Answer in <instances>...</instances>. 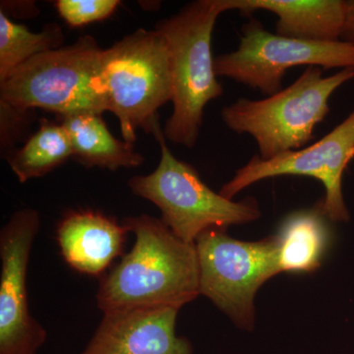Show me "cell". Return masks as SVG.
<instances>
[{
  "label": "cell",
  "mask_w": 354,
  "mask_h": 354,
  "mask_svg": "<svg viewBox=\"0 0 354 354\" xmlns=\"http://www.w3.org/2000/svg\"><path fill=\"white\" fill-rule=\"evenodd\" d=\"M122 223L135 235V243L100 281L97 304L104 314L151 307L180 309L199 297L195 243L183 241L160 218L149 215L127 216Z\"/></svg>",
  "instance_id": "cell-1"
},
{
  "label": "cell",
  "mask_w": 354,
  "mask_h": 354,
  "mask_svg": "<svg viewBox=\"0 0 354 354\" xmlns=\"http://www.w3.org/2000/svg\"><path fill=\"white\" fill-rule=\"evenodd\" d=\"M227 11L225 0H197L156 26L171 62L174 111L164 133L172 143L186 148L196 145L205 108L223 95L212 55V35L218 16Z\"/></svg>",
  "instance_id": "cell-2"
},
{
  "label": "cell",
  "mask_w": 354,
  "mask_h": 354,
  "mask_svg": "<svg viewBox=\"0 0 354 354\" xmlns=\"http://www.w3.org/2000/svg\"><path fill=\"white\" fill-rule=\"evenodd\" d=\"M104 111L120 120L123 140L152 133L158 109L172 100L169 51L157 30L138 29L102 50L94 80Z\"/></svg>",
  "instance_id": "cell-3"
},
{
  "label": "cell",
  "mask_w": 354,
  "mask_h": 354,
  "mask_svg": "<svg viewBox=\"0 0 354 354\" xmlns=\"http://www.w3.org/2000/svg\"><path fill=\"white\" fill-rule=\"evenodd\" d=\"M353 78L354 68L324 77L321 67L308 66L277 94L263 100L241 97L225 106L221 118L232 131L255 140L261 160H272L301 150L315 138L317 125L330 113V97Z\"/></svg>",
  "instance_id": "cell-4"
},
{
  "label": "cell",
  "mask_w": 354,
  "mask_h": 354,
  "mask_svg": "<svg viewBox=\"0 0 354 354\" xmlns=\"http://www.w3.org/2000/svg\"><path fill=\"white\" fill-rule=\"evenodd\" d=\"M152 133L160 148L158 167L147 176H133L128 186L133 194L160 209V220L177 237L194 244L209 228L227 230L260 218L255 200L234 202L223 197L202 180L192 165L174 157L158 121Z\"/></svg>",
  "instance_id": "cell-5"
},
{
  "label": "cell",
  "mask_w": 354,
  "mask_h": 354,
  "mask_svg": "<svg viewBox=\"0 0 354 354\" xmlns=\"http://www.w3.org/2000/svg\"><path fill=\"white\" fill-rule=\"evenodd\" d=\"M102 48L91 36L41 53L0 83V102L21 111L43 109L57 116L104 113L94 80Z\"/></svg>",
  "instance_id": "cell-6"
},
{
  "label": "cell",
  "mask_w": 354,
  "mask_h": 354,
  "mask_svg": "<svg viewBox=\"0 0 354 354\" xmlns=\"http://www.w3.org/2000/svg\"><path fill=\"white\" fill-rule=\"evenodd\" d=\"M200 295L209 298L241 329L255 321L254 298L268 279L281 272L278 235L256 242L239 241L225 230L209 228L195 241Z\"/></svg>",
  "instance_id": "cell-7"
},
{
  "label": "cell",
  "mask_w": 354,
  "mask_h": 354,
  "mask_svg": "<svg viewBox=\"0 0 354 354\" xmlns=\"http://www.w3.org/2000/svg\"><path fill=\"white\" fill-rule=\"evenodd\" d=\"M216 76L260 91L270 97L283 90L288 69L318 66L323 70L354 68V46L346 41H301L272 34L259 20L242 26L241 43L215 58Z\"/></svg>",
  "instance_id": "cell-8"
},
{
  "label": "cell",
  "mask_w": 354,
  "mask_h": 354,
  "mask_svg": "<svg viewBox=\"0 0 354 354\" xmlns=\"http://www.w3.org/2000/svg\"><path fill=\"white\" fill-rule=\"evenodd\" d=\"M353 158L354 108L346 120L311 146L269 160L254 156L221 187L220 194L232 200L241 191L263 179L281 176L312 177L325 187L321 213L330 221H348L349 213L342 195V181Z\"/></svg>",
  "instance_id": "cell-9"
},
{
  "label": "cell",
  "mask_w": 354,
  "mask_h": 354,
  "mask_svg": "<svg viewBox=\"0 0 354 354\" xmlns=\"http://www.w3.org/2000/svg\"><path fill=\"white\" fill-rule=\"evenodd\" d=\"M39 216L34 209L15 212L0 232V354H38L46 332L31 315L27 274Z\"/></svg>",
  "instance_id": "cell-10"
},
{
  "label": "cell",
  "mask_w": 354,
  "mask_h": 354,
  "mask_svg": "<svg viewBox=\"0 0 354 354\" xmlns=\"http://www.w3.org/2000/svg\"><path fill=\"white\" fill-rule=\"evenodd\" d=\"M178 308L151 307L104 313L81 354H193L176 333Z\"/></svg>",
  "instance_id": "cell-11"
},
{
  "label": "cell",
  "mask_w": 354,
  "mask_h": 354,
  "mask_svg": "<svg viewBox=\"0 0 354 354\" xmlns=\"http://www.w3.org/2000/svg\"><path fill=\"white\" fill-rule=\"evenodd\" d=\"M128 228L93 209L72 211L58 223L57 241L65 262L80 274L99 277L122 255Z\"/></svg>",
  "instance_id": "cell-12"
},
{
  "label": "cell",
  "mask_w": 354,
  "mask_h": 354,
  "mask_svg": "<svg viewBox=\"0 0 354 354\" xmlns=\"http://www.w3.org/2000/svg\"><path fill=\"white\" fill-rule=\"evenodd\" d=\"M227 10L249 15L269 11L278 17L277 35L301 41H341L346 13V0H225Z\"/></svg>",
  "instance_id": "cell-13"
},
{
  "label": "cell",
  "mask_w": 354,
  "mask_h": 354,
  "mask_svg": "<svg viewBox=\"0 0 354 354\" xmlns=\"http://www.w3.org/2000/svg\"><path fill=\"white\" fill-rule=\"evenodd\" d=\"M57 120L68 134L72 158L84 167L115 171L143 164L144 157L135 151L134 143L115 138L102 114L86 111L57 116Z\"/></svg>",
  "instance_id": "cell-14"
},
{
  "label": "cell",
  "mask_w": 354,
  "mask_h": 354,
  "mask_svg": "<svg viewBox=\"0 0 354 354\" xmlns=\"http://www.w3.org/2000/svg\"><path fill=\"white\" fill-rule=\"evenodd\" d=\"M322 213L299 212L288 216L278 235L279 271L311 272L321 265L328 244Z\"/></svg>",
  "instance_id": "cell-15"
},
{
  "label": "cell",
  "mask_w": 354,
  "mask_h": 354,
  "mask_svg": "<svg viewBox=\"0 0 354 354\" xmlns=\"http://www.w3.org/2000/svg\"><path fill=\"white\" fill-rule=\"evenodd\" d=\"M68 134L60 122L41 118L38 131L19 150L7 157L21 183L46 176L72 158Z\"/></svg>",
  "instance_id": "cell-16"
},
{
  "label": "cell",
  "mask_w": 354,
  "mask_h": 354,
  "mask_svg": "<svg viewBox=\"0 0 354 354\" xmlns=\"http://www.w3.org/2000/svg\"><path fill=\"white\" fill-rule=\"evenodd\" d=\"M64 36L57 24L32 32L25 25L17 24L0 10V83L28 60L62 48Z\"/></svg>",
  "instance_id": "cell-17"
},
{
  "label": "cell",
  "mask_w": 354,
  "mask_h": 354,
  "mask_svg": "<svg viewBox=\"0 0 354 354\" xmlns=\"http://www.w3.org/2000/svg\"><path fill=\"white\" fill-rule=\"evenodd\" d=\"M121 4L118 0H57V12L71 27L99 22L111 17Z\"/></svg>",
  "instance_id": "cell-18"
},
{
  "label": "cell",
  "mask_w": 354,
  "mask_h": 354,
  "mask_svg": "<svg viewBox=\"0 0 354 354\" xmlns=\"http://www.w3.org/2000/svg\"><path fill=\"white\" fill-rule=\"evenodd\" d=\"M30 111H21L8 104L0 102V121H1V148L7 149L18 141L19 135L27 127Z\"/></svg>",
  "instance_id": "cell-19"
},
{
  "label": "cell",
  "mask_w": 354,
  "mask_h": 354,
  "mask_svg": "<svg viewBox=\"0 0 354 354\" xmlns=\"http://www.w3.org/2000/svg\"><path fill=\"white\" fill-rule=\"evenodd\" d=\"M341 41L354 46V0H348V13Z\"/></svg>",
  "instance_id": "cell-20"
}]
</instances>
